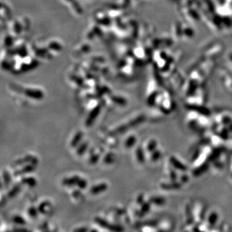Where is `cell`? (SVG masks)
Returning a JSON list of instances; mask_svg holds the SVG:
<instances>
[{
	"label": "cell",
	"instance_id": "cell-21",
	"mask_svg": "<svg viewBox=\"0 0 232 232\" xmlns=\"http://www.w3.org/2000/svg\"><path fill=\"white\" fill-rule=\"evenodd\" d=\"M21 188H22V186L19 184H17L16 185H15L7 193V197L9 198H13L15 196H16L19 193V192L21 190Z\"/></svg>",
	"mask_w": 232,
	"mask_h": 232
},
{
	"label": "cell",
	"instance_id": "cell-37",
	"mask_svg": "<svg viewBox=\"0 0 232 232\" xmlns=\"http://www.w3.org/2000/svg\"><path fill=\"white\" fill-rule=\"evenodd\" d=\"M100 158L99 154H92L91 156L90 157L89 159V162L90 163L91 165H95L99 161Z\"/></svg>",
	"mask_w": 232,
	"mask_h": 232
},
{
	"label": "cell",
	"instance_id": "cell-10",
	"mask_svg": "<svg viewBox=\"0 0 232 232\" xmlns=\"http://www.w3.org/2000/svg\"><path fill=\"white\" fill-rule=\"evenodd\" d=\"M81 177L78 176H73L70 177H67L63 179L62 184L66 186H73L74 185H77L78 181L80 180Z\"/></svg>",
	"mask_w": 232,
	"mask_h": 232
},
{
	"label": "cell",
	"instance_id": "cell-3",
	"mask_svg": "<svg viewBox=\"0 0 232 232\" xmlns=\"http://www.w3.org/2000/svg\"><path fill=\"white\" fill-rule=\"evenodd\" d=\"M101 110V107L100 106V105H97V106H96L92 110V111L90 112L89 115L88 116V118L86 120L85 124L87 126H88L89 127V126H91L93 125L94 121H96V119L98 117V115H99Z\"/></svg>",
	"mask_w": 232,
	"mask_h": 232
},
{
	"label": "cell",
	"instance_id": "cell-12",
	"mask_svg": "<svg viewBox=\"0 0 232 232\" xmlns=\"http://www.w3.org/2000/svg\"><path fill=\"white\" fill-rule=\"evenodd\" d=\"M108 186L106 183H101L97 185H95L90 188V193L94 195H97L106 191Z\"/></svg>",
	"mask_w": 232,
	"mask_h": 232
},
{
	"label": "cell",
	"instance_id": "cell-20",
	"mask_svg": "<svg viewBox=\"0 0 232 232\" xmlns=\"http://www.w3.org/2000/svg\"><path fill=\"white\" fill-rule=\"evenodd\" d=\"M26 94L28 96L36 99H40L43 97V94L38 90H28L26 92Z\"/></svg>",
	"mask_w": 232,
	"mask_h": 232
},
{
	"label": "cell",
	"instance_id": "cell-41",
	"mask_svg": "<svg viewBox=\"0 0 232 232\" xmlns=\"http://www.w3.org/2000/svg\"><path fill=\"white\" fill-rule=\"evenodd\" d=\"M189 181V178L188 176L186 175V174H183V176L181 177V183H186Z\"/></svg>",
	"mask_w": 232,
	"mask_h": 232
},
{
	"label": "cell",
	"instance_id": "cell-25",
	"mask_svg": "<svg viewBox=\"0 0 232 232\" xmlns=\"http://www.w3.org/2000/svg\"><path fill=\"white\" fill-rule=\"evenodd\" d=\"M115 161V155L112 152H108L105 155L103 161L107 165H110L113 163Z\"/></svg>",
	"mask_w": 232,
	"mask_h": 232
},
{
	"label": "cell",
	"instance_id": "cell-27",
	"mask_svg": "<svg viewBox=\"0 0 232 232\" xmlns=\"http://www.w3.org/2000/svg\"><path fill=\"white\" fill-rule=\"evenodd\" d=\"M111 99L114 103L120 105V106H122V107L126 106V104H127V101H126V100L123 97H117V96H112V97H111Z\"/></svg>",
	"mask_w": 232,
	"mask_h": 232
},
{
	"label": "cell",
	"instance_id": "cell-45",
	"mask_svg": "<svg viewBox=\"0 0 232 232\" xmlns=\"http://www.w3.org/2000/svg\"></svg>",
	"mask_w": 232,
	"mask_h": 232
},
{
	"label": "cell",
	"instance_id": "cell-17",
	"mask_svg": "<svg viewBox=\"0 0 232 232\" xmlns=\"http://www.w3.org/2000/svg\"><path fill=\"white\" fill-rule=\"evenodd\" d=\"M83 137V133L81 131H79L75 134V135L73 136V139H72L70 142V146L72 148H76L77 147L79 144L81 142L82 138Z\"/></svg>",
	"mask_w": 232,
	"mask_h": 232
},
{
	"label": "cell",
	"instance_id": "cell-14",
	"mask_svg": "<svg viewBox=\"0 0 232 232\" xmlns=\"http://www.w3.org/2000/svg\"><path fill=\"white\" fill-rule=\"evenodd\" d=\"M151 204L152 203L150 201H147V202H144L143 204H141V209L138 212V216L140 217H143L144 215H146L148 213L150 212V208H151Z\"/></svg>",
	"mask_w": 232,
	"mask_h": 232
},
{
	"label": "cell",
	"instance_id": "cell-6",
	"mask_svg": "<svg viewBox=\"0 0 232 232\" xmlns=\"http://www.w3.org/2000/svg\"><path fill=\"white\" fill-rule=\"evenodd\" d=\"M210 166L209 161H206V162H203L201 165L197 167L196 168L193 170L192 175L195 177H197L202 176L203 173H204L206 172H207Z\"/></svg>",
	"mask_w": 232,
	"mask_h": 232
},
{
	"label": "cell",
	"instance_id": "cell-7",
	"mask_svg": "<svg viewBox=\"0 0 232 232\" xmlns=\"http://www.w3.org/2000/svg\"><path fill=\"white\" fill-rule=\"evenodd\" d=\"M36 169V165H34L32 164H28L27 165H25L23 166L21 169L15 171L14 172V176H19L22 175H24L26 173H32L34 172Z\"/></svg>",
	"mask_w": 232,
	"mask_h": 232
},
{
	"label": "cell",
	"instance_id": "cell-35",
	"mask_svg": "<svg viewBox=\"0 0 232 232\" xmlns=\"http://www.w3.org/2000/svg\"><path fill=\"white\" fill-rule=\"evenodd\" d=\"M169 177L170 179V180L172 181H176L177 178H178L177 173L176 172V170L175 169V168H173V167H172V169L170 170V171H169Z\"/></svg>",
	"mask_w": 232,
	"mask_h": 232
},
{
	"label": "cell",
	"instance_id": "cell-2",
	"mask_svg": "<svg viewBox=\"0 0 232 232\" xmlns=\"http://www.w3.org/2000/svg\"><path fill=\"white\" fill-rule=\"evenodd\" d=\"M186 107L188 110L196 112L199 115L204 116V117H210L212 115L211 110L208 108L203 106V105L188 104L186 105Z\"/></svg>",
	"mask_w": 232,
	"mask_h": 232
},
{
	"label": "cell",
	"instance_id": "cell-23",
	"mask_svg": "<svg viewBox=\"0 0 232 232\" xmlns=\"http://www.w3.org/2000/svg\"><path fill=\"white\" fill-rule=\"evenodd\" d=\"M137 143V138L135 135H130L128 138L126 139L125 141V146L127 148H131Z\"/></svg>",
	"mask_w": 232,
	"mask_h": 232
},
{
	"label": "cell",
	"instance_id": "cell-9",
	"mask_svg": "<svg viewBox=\"0 0 232 232\" xmlns=\"http://www.w3.org/2000/svg\"><path fill=\"white\" fill-rule=\"evenodd\" d=\"M218 220H219L218 213L215 212V211H213V212H211L208 216V218H207L208 226L210 228H212L216 225V224L217 223Z\"/></svg>",
	"mask_w": 232,
	"mask_h": 232
},
{
	"label": "cell",
	"instance_id": "cell-43",
	"mask_svg": "<svg viewBox=\"0 0 232 232\" xmlns=\"http://www.w3.org/2000/svg\"><path fill=\"white\" fill-rule=\"evenodd\" d=\"M227 128H228V130H230V131H232V123L227 126Z\"/></svg>",
	"mask_w": 232,
	"mask_h": 232
},
{
	"label": "cell",
	"instance_id": "cell-13",
	"mask_svg": "<svg viewBox=\"0 0 232 232\" xmlns=\"http://www.w3.org/2000/svg\"><path fill=\"white\" fill-rule=\"evenodd\" d=\"M185 214H186V222L188 225H192L194 223V217L192 212V207L189 205H187L185 208Z\"/></svg>",
	"mask_w": 232,
	"mask_h": 232
},
{
	"label": "cell",
	"instance_id": "cell-8",
	"mask_svg": "<svg viewBox=\"0 0 232 232\" xmlns=\"http://www.w3.org/2000/svg\"><path fill=\"white\" fill-rule=\"evenodd\" d=\"M161 187L166 190H174L179 189L181 188V184L176 181H171L170 183H164L161 184Z\"/></svg>",
	"mask_w": 232,
	"mask_h": 232
},
{
	"label": "cell",
	"instance_id": "cell-15",
	"mask_svg": "<svg viewBox=\"0 0 232 232\" xmlns=\"http://www.w3.org/2000/svg\"><path fill=\"white\" fill-rule=\"evenodd\" d=\"M145 119H146V117L144 115H140L138 116V117H136L135 118L130 121L128 123V124L130 126V128H131L133 127H135V126L139 125L142 123H143L145 121Z\"/></svg>",
	"mask_w": 232,
	"mask_h": 232
},
{
	"label": "cell",
	"instance_id": "cell-26",
	"mask_svg": "<svg viewBox=\"0 0 232 232\" xmlns=\"http://www.w3.org/2000/svg\"><path fill=\"white\" fill-rule=\"evenodd\" d=\"M161 150H155L153 152L151 153V155H150V159L152 162H157V161H159L160 159V158L161 157Z\"/></svg>",
	"mask_w": 232,
	"mask_h": 232
},
{
	"label": "cell",
	"instance_id": "cell-16",
	"mask_svg": "<svg viewBox=\"0 0 232 232\" xmlns=\"http://www.w3.org/2000/svg\"><path fill=\"white\" fill-rule=\"evenodd\" d=\"M135 155H136V159L138 160V161L141 163V164H143V163L145 162V152L142 146H139L138 148H137L136 151H135Z\"/></svg>",
	"mask_w": 232,
	"mask_h": 232
},
{
	"label": "cell",
	"instance_id": "cell-42",
	"mask_svg": "<svg viewBox=\"0 0 232 232\" xmlns=\"http://www.w3.org/2000/svg\"><path fill=\"white\" fill-rule=\"evenodd\" d=\"M88 231V228L87 227H81L77 228L74 230V231H77V232H85Z\"/></svg>",
	"mask_w": 232,
	"mask_h": 232
},
{
	"label": "cell",
	"instance_id": "cell-40",
	"mask_svg": "<svg viewBox=\"0 0 232 232\" xmlns=\"http://www.w3.org/2000/svg\"><path fill=\"white\" fill-rule=\"evenodd\" d=\"M144 202H145V198H144L143 195V194L139 195L138 198H137V203H138V204L141 205Z\"/></svg>",
	"mask_w": 232,
	"mask_h": 232
},
{
	"label": "cell",
	"instance_id": "cell-5",
	"mask_svg": "<svg viewBox=\"0 0 232 232\" xmlns=\"http://www.w3.org/2000/svg\"><path fill=\"white\" fill-rule=\"evenodd\" d=\"M27 164H32L36 166L38 164V158L33 155H27L22 158V159H19L15 161V164L16 165H22L23 164H27Z\"/></svg>",
	"mask_w": 232,
	"mask_h": 232
},
{
	"label": "cell",
	"instance_id": "cell-36",
	"mask_svg": "<svg viewBox=\"0 0 232 232\" xmlns=\"http://www.w3.org/2000/svg\"><path fill=\"white\" fill-rule=\"evenodd\" d=\"M76 186H78V188H80V189H85L87 188V181L85 180V179L80 178V180L78 181Z\"/></svg>",
	"mask_w": 232,
	"mask_h": 232
},
{
	"label": "cell",
	"instance_id": "cell-33",
	"mask_svg": "<svg viewBox=\"0 0 232 232\" xmlns=\"http://www.w3.org/2000/svg\"><path fill=\"white\" fill-rule=\"evenodd\" d=\"M50 203H49V202H47V201L41 203L39 204V207H38V211H39V213H43V214L46 213V208H47L48 207H49V206H50Z\"/></svg>",
	"mask_w": 232,
	"mask_h": 232
},
{
	"label": "cell",
	"instance_id": "cell-28",
	"mask_svg": "<svg viewBox=\"0 0 232 232\" xmlns=\"http://www.w3.org/2000/svg\"><path fill=\"white\" fill-rule=\"evenodd\" d=\"M3 179L5 185L6 186V187H8L10 183H11V176H10V173L7 170H4L3 172Z\"/></svg>",
	"mask_w": 232,
	"mask_h": 232
},
{
	"label": "cell",
	"instance_id": "cell-1",
	"mask_svg": "<svg viewBox=\"0 0 232 232\" xmlns=\"http://www.w3.org/2000/svg\"><path fill=\"white\" fill-rule=\"evenodd\" d=\"M95 222H96L98 225H99L101 227L107 229L110 231H122L124 230V228L122 226L118 224H110L107 220H106L104 219H102L99 217H97L95 218Z\"/></svg>",
	"mask_w": 232,
	"mask_h": 232
},
{
	"label": "cell",
	"instance_id": "cell-4",
	"mask_svg": "<svg viewBox=\"0 0 232 232\" xmlns=\"http://www.w3.org/2000/svg\"><path fill=\"white\" fill-rule=\"evenodd\" d=\"M169 162L170 163L171 166L175 168L176 170L180 171V172H186L188 170V167L184 164L183 162L179 161L177 158L175 156L172 155L169 158Z\"/></svg>",
	"mask_w": 232,
	"mask_h": 232
},
{
	"label": "cell",
	"instance_id": "cell-18",
	"mask_svg": "<svg viewBox=\"0 0 232 232\" xmlns=\"http://www.w3.org/2000/svg\"><path fill=\"white\" fill-rule=\"evenodd\" d=\"M149 201L153 204L161 206H163L166 203V199L162 197L155 196L150 197Z\"/></svg>",
	"mask_w": 232,
	"mask_h": 232
},
{
	"label": "cell",
	"instance_id": "cell-22",
	"mask_svg": "<svg viewBox=\"0 0 232 232\" xmlns=\"http://www.w3.org/2000/svg\"><path fill=\"white\" fill-rule=\"evenodd\" d=\"M157 149V141L155 139H151L148 141L146 146V151L152 153Z\"/></svg>",
	"mask_w": 232,
	"mask_h": 232
},
{
	"label": "cell",
	"instance_id": "cell-44",
	"mask_svg": "<svg viewBox=\"0 0 232 232\" xmlns=\"http://www.w3.org/2000/svg\"><path fill=\"white\" fill-rule=\"evenodd\" d=\"M14 230L15 231H28L27 229H24V228L23 229H21V228L20 229H15Z\"/></svg>",
	"mask_w": 232,
	"mask_h": 232
},
{
	"label": "cell",
	"instance_id": "cell-31",
	"mask_svg": "<svg viewBox=\"0 0 232 232\" xmlns=\"http://www.w3.org/2000/svg\"><path fill=\"white\" fill-rule=\"evenodd\" d=\"M157 97V92H154L152 94L149 96L148 99V101H147L148 105L150 107L154 106V104H155Z\"/></svg>",
	"mask_w": 232,
	"mask_h": 232
},
{
	"label": "cell",
	"instance_id": "cell-39",
	"mask_svg": "<svg viewBox=\"0 0 232 232\" xmlns=\"http://www.w3.org/2000/svg\"><path fill=\"white\" fill-rule=\"evenodd\" d=\"M213 162V166L215 168H217V169H221V168L223 167V163L218 160H216Z\"/></svg>",
	"mask_w": 232,
	"mask_h": 232
},
{
	"label": "cell",
	"instance_id": "cell-32",
	"mask_svg": "<svg viewBox=\"0 0 232 232\" xmlns=\"http://www.w3.org/2000/svg\"><path fill=\"white\" fill-rule=\"evenodd\" d=\"M12 220L14 223L19 225H25L27 224V222H26L25 219L20 215H15L12 218Z\"/></svg>",
	"mask_w": 232,
	"mask_h": 232
},
{
	"label": "cell",
	"instance_id": "cell-34",
	"mask_svg": "<svg viewBox=\"0 0 232 232\" xmlns=\"http://www.w3.org/2000/svg\"><path fill=\"white\" fill-rule=\"evenodd\" d=\"M38 212H39L38 209H36V208H35L34 206H31L29 208V209L28 210V213H29L30 217L36 218V217H37V216H38Z\"/></svg>",
	"mask_w": 232,
	"mask_h": 232
},
{
	"label": "cell",
	"instance_id": "cell-11",
	"mask_svg": "<svg viewBox=\"0 0 232 232\" xmlns=\"http://www.w3.org/2000/svg\"><path fill=\"white\" fill-rule=\"evenodd\" d=\"M223 152V149L222 148H216L213 149L208 158V161L209 162H214L216 160H218V158L220 156L221 154Z\"/></svg>",
	"mask_w": 232,
	"mask_h": 232
},
{
	"label": "cell",
	"instance_id": "cell-29",
	"mask_svg": "<svg viewBox=\"0 0 232 232\" xmlns=\"http://www.w3.org/2000/svg\"><path fill=\"white\" fill-rule=\"evenodd\" d=\"M220 123L224 126H228L232 123V118L228 115H224L221 118Z\"/></svg>",
	"mask_w": 232,
	"mask_h": 232
},
{
	"label": "cell",
	"instance_id": "cell-38",
	"mask_svg": "<svg viewBox=\"0 0 232 232\" xmlns=\"http://www.w3.org/2000/svg\"><path fill=\"white\" fill-rule=\"evenodd\" d=\"M200 154H201V151H200L199 149H197L196 152H194V154L192 155L191 159H190V161L193 162L196 161H197V159L200 156Z\"/></svg>",
	"mask_w": 232,
	"mask_h": 232
},
{
	"label": "cell",
	"instance_id": "cell-30",
	"mask_svg": "<svg viewBox=\"0 0 232 232\" xmlns=\"http://www.w3.org/2000/svg\"><path fill=\"white\" fill-rule=\"evenodd\" d=\"M229 133H230V130L227 128V126H226V128L224 127V128L221 130V131L219 133L218 135L220 138L221 139H223V140H228V137H229Z\"/></svg>",
	"mask_w": 232,
	"mask_h": 232
},
{
	"label": "cell",
	"instance_id": "cell-19",
	"mask_svg": "<svg viewBox=\"0 0 232 232\" xmlns=\"http://www.w3.org/2000/svg\"><path fill=\"white\" fill-rule=\"evenodd\" d=\"M88 147V143L87 141H84L81 145H79L77 150H76V154L78 155H83L85 153L87 152Z\"/></svg>",
	"mask_w": 232,
	"mask_h": 232
},
{
	"label": "cell",
	"instance_id": "cell-24",
	"mask_svg": "<svg viewBox=\"0 0 232 232\" xmlns=\"http://www.w3.org/2000/svg\"><path fill=\"white\" fill-rule=\"evenodd\" d=\"M22 182L25 184H27V185H29L30 187H34L37 184L36 180L35 178L32 177H23L22 179Z\"/></svg>",
	"mask_w": 232,
	"mask_h": 232
}]
</instances>
